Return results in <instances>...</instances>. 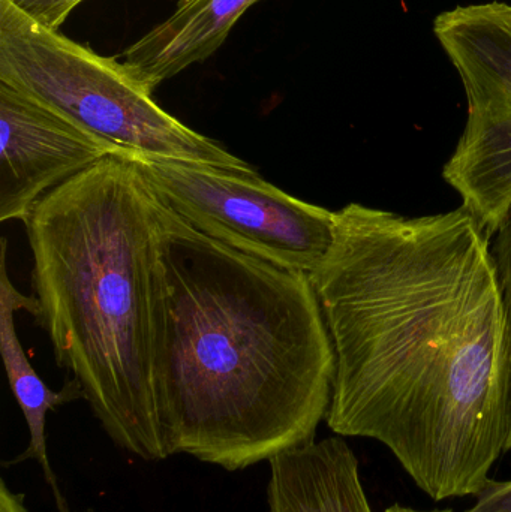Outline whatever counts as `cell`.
Here are the masks:
<instances>
[{"label": "cell", "mask_w": 511, "mask_h": 512, "mask_svg": "<svg viewBox=\"0 0 511 512\" xmlns=\"http://www.w3.org/2000/svg\"><path fill=\"white\" fill-rule=\"evenodd\" d=\"M36 324L117 447L170 457L156 399L159 200L107 156L48 192L26 222Z\"/></svg>", "instance_id": "3"}, {"label": "cell", "mask_w": 511, "mask_h": 512, "mask_svg": "<svg viewBox=\"0 0 511 512\" xmlns=\"http://www.w3.org/2000/svg\"><path fill=\"white\" fill-rule=\"evenodd\" d=\"M269 465V512H372L359 460L342 436L285 451Z\"/></svg>", "instance_id": "9"}, {"label": "cell", "mask_w": 511, "mask_h": 512, "mask_svg": "<svg viewBox=\"0 0 511 512\" xmlns=\"http://www.w3.org/2000/svg\"><path fill=\"white\" fill-rule=\"evenodd\" d=\"M465 512H511V480L489 478L476 496V504Z\"/></svg>", "instance_id": "13"}, {"label": "cell", "mask_w": 511, "mask_h": 512, "mask_svg": "<svg viewBox=\"0 0 511 512\" xmlns=\"http://www.w3.org/2000/svg\"><path fill=\"white\" fill-rule=\"evenodd\" d=\"M0 81L122 149L257 171L162 110L123 63L39 26L8 0H0Z\"/></svg>", "instance_id": "4"}, {"label": "cell", "mask_w": 511, "mask_h": 512, "mask_svg": "<svg viewBox=\"0 0 511 512\" xmlns=\"http://www.w3.org/2000/svg\"><path fill=\"white\" fill-rule=\"evenodd\" d=\"M258 0H180L176 11L123 53L132 78L153 90L194 63L209 59Z\"/></svg>", "instance_id": "10"}, {"label": "cell", "mask_w": 511, "mask_h": 512, "mask_svg": "<svg viewBox=\"0 0 511 512\" xmlns=\"http://www.w3.org/2000/svg\"><path fill=\"white\" fill-rule=\"evenodd\" d=\"M491 252L497 268L498 282L506 309L507 327L511 340V206L501 216L500 222L491 234ZM511 451V430L507 453Z\"/></svg>", "instance_id": "11"}, {"label": "cell", "mask_w": 511, "mask_h": 512, "mask_svg": "<svg viewBox=\"0 0 511 512\" xmlns=\"http://www.w3.org/2000/svg\"><path fill=\"white\" fill-rule=\"evenodd\" d=\"M384 512H453L449 508L443 510H417V508L405 507V505L395 504L392 507L386 508Z\"/></svg>", "instance_id": "15"}, {"label": "cell", "mask_w": 511, "mask_h": 512, "mask_svg": "<svg viewBox=\"0 0 511 512\" xmlns=\"http://www.w3.org/2000/svg\"><path fill=\"white\" fill-rule=\"evenodd\" d=\"M434 32L468 101L443 177L491 237L511 206V5L458 6L435 18Z\"/></svg>", "instance_id": "6"}, {"label": "cell", "mask_w": 511, "mask_h": 512, "mask_svg": "<svg viewBox=\"0 0 511 512\" xmlns=\"http://www.w3.org/2000/svg\"><path fill=\"white\" fill-rule=\"evenodd\" d=\"M156 399L168 454L243 471L311 444L335 349L311 274L243 254L159 201Z\"/></svg>", "instance_id": "2"}, {"label": "cell", "mask_w": 511, "mask_h": 512, "mask_svg": "<svg viewBox=\"0 0 511 512\" xmlns=\"http://www.w3.org/2000/svg\"><path fill=\"white\" fill-rule=\"evenodd\" d=\"M120 152L0 81V222H26L48 192Z\"/></svg>", "instance_id": "7"}, {"label": "cell", "mask_w": 511, "mask_h": 512, "mask_svg": "<svg viewBox=\"0 0 511 512\" xmlns=\"http://www.w3.org/2000/svg\"><path fill=\"white\" fill-rule=\"evenodd\" d=\"M311 279L336 357L329 429L383 444L434 501L479 495L511 430V340L479 219L348 204Z\"/></svg>", "instance_id": "1"}, {"label": "cell", "mask_w": 511, "mask_h": 512, "mask_svg": "<svg viewBox=\"0 0 511 512\" xmlns=\"http://www.w3.org/2000/svg\"><path fill=\"white\" fill-rule=\"evenodd\" d=\"M21 14L45 29L59 32L68 15L83 0H8Z\"/></svg>", "instance_id": "12"}, {"label": "cell", "mask_w": 511, "mask_h": 512, "mask_svg": "<svg viewBox=\"0 0 511 512\" xmlns=\"http://www.w3.org/2000/svg\"><path fill=\"white\" fill-rule=\"evenodd\" d=\"M6 255H8V240L3 237L0 245V352H2L9 387L29 427L30 442L27 450L3 463V466L9 468L26 460H35L44 474L45 483L50 489L57 511L71 512L48 459L45 421H47L48 412L56 411L59 406L66 403L84 399L83 387L77 379L71 378L66 379L62 390L53 391L44 384L27 360L26 352L15 330L14 313L17 310H26L36 318L39 315V303L35 295H21L12 285L8 276Z\"/></svg>", "instance_id": "8"}, {"label": "cell", "mask_w": 511, "mask_h": 512, "mask_svg": "<svg viewBox=\"0 0 511 512\" xmlns=\"http://www.w3.org/2000/svg\"><path fill=\"white\" fill-rule=\"evenodd\" d=\"M0 512H29L24 495L12 492L5 480L0 481Z\"/></svg>", "instance_id": "14"}, {"label": "cell", "mask_w": 511, "mask_h": 512, "mask_svg": "<svg viewBox=\"0 0 511 512\" xmlns=\"http://www.w3.org/2000/svg\"><path fill=\"white\" fill-rule=\"evenodd\" d=\"M153 194L195 230L287 270L314 273L333 242L335 212L276 188L257 171L122 149Z\"/></svg>", "instance_id": "5"}]
</instances>
